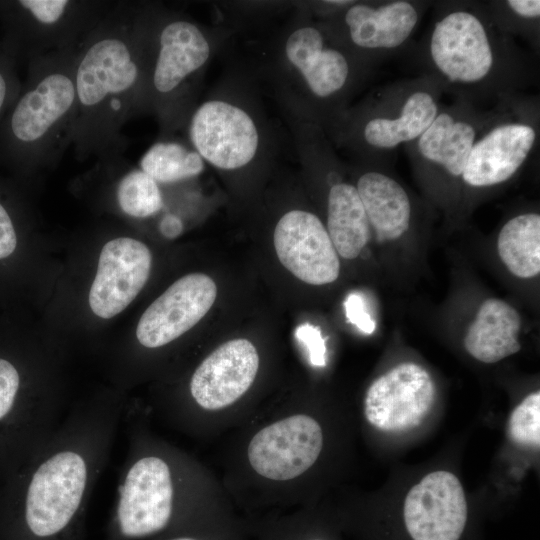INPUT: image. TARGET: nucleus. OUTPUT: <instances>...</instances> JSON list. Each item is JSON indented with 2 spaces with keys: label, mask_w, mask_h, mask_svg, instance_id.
<instances>
[{
  "label": "nucleus",
  "mask_w": 540,
  "mask_h": 540,
  "mask_svg": "<svg viewBox=\"0 0 540 540\" xmlns=\"http://www.w3.org/2000/svg\"><path fill=\"white\" fill-rule=\"evenodd\" d=\"M124 415L116 396L68 411L0 484V540H85L88 504Z\"/></svg>",
  "instance_id": "f257e3e1"
},
{
  "label": "nucleus",
  "mask_w": 540,
  "mask_h": 540,
  "mask_svg": "<svg viewBox=\"0 0 540 540\" xmlns=\"http://www.w3.org/2000/svg\"><path fill=\"white\" fill-rule=\"evenodd\" d=\"M331 415L291 401L259 406L231 430L219 481L241 517L318 504L338 451Z\"/></svg>",
  "instance_id": "f03ea898"
},
{
  "label": "nucleus",
  "mask_w": 540,
  "mask_h": 540,
  "mask_svg": "<svg viewBox=\"0 0 540 540\" xmlns=\"http://www.w3.org/2000/svg\"><path fill=\"white\" fill-rule=\"evenodd\" d=\"M143 415H124L127 453L105 540H157L235 513L219 479Z\"/></svg>",
  "instance_id": "7ed1b4c3"
},
{
  "label": "nucleus",
  "mask_w": 540,
  "mask_h": 540,
  "mask_svg": "<svg viewBox=\"0 0 540 540\" xmlns=\"http://www.w3.org/2000/svg\"><path fill=\"white\" fill-rule=\"evenodd\" d=\"M150 9L114 2L77 47L71 145L79 159L113 160L126 149L122 128L142 110Z\"/></svg>",
  "instance_id": "20e7f679"
},
{
  "label": "nucleus",
  "mask_w": 540,
  "mask_h": 540,
  "mask_svg": "<svg viewBox=\"0 0 540 540\" xmlns=\"http://www.w3.org/2000/svg\"><path fill=\"white\" fill-rule=\"evenodd\" d=\"M260 369V353L250 340H228L196 365L186 393L163 403L157 415L173 429L197 439L230 432L255 410L248 395Z\"/></svg>",
  "instance_id": "39448f33"
},
{
  "label": "nucleus",
  "mask_w": 540,
  "mask_h": 540,
  "mask_svg": "<svg viewBox=\"0 0 540 540\" xmlns=\"http://www.w3.org/2000/svg\"><path fill=\"white\" fill-rule=\"evenodd\" d=\"M344 534L357 540H473V520L464 487L451 471L427 473L386 514L335 511Z\"/></svg>",
  "instance_id": "423d86ee"
},
{
  "label": "nucleus",
  "mask_w": 540,
  "mask_h": 540,
  "mask_svg": "<svg viewBox=\"0 0 540 540\" xmlns=\"http://www.w3.org/2000/svg\"><path fill=\"white\" fill-rule=\"evenodd\" d=\"M77 47L34 57L27 88L11 112V141L30 166L56 162L71 145Z\"/></svg>",
  "instance_id": "0eeeda50"
},
{
  "label": "nucleus",
  "mask_w": 540,
  "mask_h": 540,
  "mask_svg": "<svg viewBox=\"0 0 540 540\" xmlns=\"http://www.w3.org/2000/svg\"><path fill=\"white\" fill-rule=\"evenodd\" d=\"M211 48L194 22L150 9L142 110L153 108L165 129L182 118L190 80L206 64Z\"/></svg>",
  "instance_id": "6e6552de"
},
{
  "label": "nucleus",
  "mask_w": 540,
  "mask_h": 540,
  "mask_svg": "<svg viewBox=\"0 0 540 540\" xmlns=\"http://www.w3.org/2000/svg\"><path fill=\"white\" fill-rule=\"evenodd\" d=\"M29 362L0 348V484L52 434L66 414L54 392L33 379Z\"/></svg>",
  "instance_id": "1a4fd4ad"
},
{
  "label": "nucleus",
  "mask_w": 540,
  "mask_h": 540,
  "mask_svg": "<svg viewBox=\"0 0 540 540\" xmlns=\"http://www.w3.org/2000/svg\"><path fill=\"white\" fill-rule=\"evenodd\" d=\"M436 386L415 362H402L378 376L367 388L362 414L373 429L400 434L417 428L430 414Z\"/></svg>",
  "instance_id": "9d476101"
},
{
  "label": "nucleus",
  "mask_w": 540,
  "mask_h": 540,
  "mask_svg": "<svg viewBox=\"0 0 540 540\" xmlns=\"http://www.w3.org/2000/svg\"><path fill=\"white\" fill-rule=\"evenodd\" d=\"M188 133L201 158L222 170L248 165L260 144L259 131L251 115L224 100L202 103L191 116Z\"/></svg>",
  "instance_id": "9b49d317"
},
{
  "label": "nucleus",
  "mask_w": 540,
  "mask_h": 540,
  "mask_svg": "<svg viewBox=\"0 0 540 540\" xmlns=\"http://www.w3.org/2000/svg\"><path fill=\"white\" fill-rule=\"evenodd\" d=\"M216 295V284L206 274L191 273L179 278L140 317L138 343L152 350L175 341L206 315Z\"/></svg>",
  "instance_id": "f8f14e48"
},
{
  "label": "nucleus",
  "mask_w": 540,
  "mask_h": 540,
  "mask_svg": "<svg viewBox=\"0 0 540 540\" xmlns=\"http://www.w3.org/2000/svg\"><path fill=\"white\" fill-rule=\"evenodd\" d=\"M274 247L281 264L299 280L325 285L337 280L340 260L321 220L304 210H291L277 222Z\"/></svg>",
  "instance_id": "ddd939ff"
},
{
  "label": "nucleus",
  "mask_w": 540,
  "mask_h": 540,
  "mask_svg": "<svg viewBox=\"0 0 540 540\" xmlns=\"http://www.w3.org/2000/svg\"><path fill=\"white\" fill-rule=\"evenodd\" d=\"M151 263V252L141 241L130 237L108 241L89 292L92 312L109 319L126 309L147 282Z\"/></svg>",
  "instance_id": "4468645a"
},
{
  "label": "nucleus",
  "mask_w": 540,
  "mask_h": 540,
  "mask_svg": "<svg viewBox=\"0 0 540 540\" xmlns=\"http://www.w3.org/2000/svg\"><path fill=\"white\" fill-rule=\"evenodd\" d=\"M115 1L20 0L26 38L34 57L77 47Z\"/></svg>",
  "instance_id": "2eb2a0df"
},
{
  "label": "nucleus",
  "mask_w": 540,
  "mask_h": 540,
  "mask_svg": "<svg viewBox=\"0 0 540 540\" xmlns=\"http://www.w3.org/2000/svg\"><path fill=\"white\" fill-rule=\"evenodd\" d=\"M430 52L436 67L452 82H477L493 65V53L484 26L473 14L456 11L438 21Z\"/></svg>",
  "instance_id": "dca6fc26"
},
{
  "label": "nucleus",
  "mask_w": 540,
  "mask_h": 540,
  "mask_svg": "<svg viewBox=\"0 0 540 540\" xmlns=\"http://www.w3.org/2000/svg\"><path fill=\"white\" fill-rule=\"evenodd\" d=\"M536 133L525 124L497 126L475 143L462 173L474 187L493 186L511 178L528 157Z\"/></svg>",
  "instance_id": "f3484780"
},
{
  "label": "nucleus",
  "mask_w": 540,
  "mask_h": 540,
  "mask_svg": "<svg viewBox=\"0 0 540 540\" xmlns=\"http://www.w3.org/2000/svg\"><path fill=\"white\" fill-rule=\"evenodd\" d=\"M285 56L317 97L335 94L347 81L349 65L345 56L325 47L321 32L313 26L299 27L288 36Z\"/></svg>",
  "instance_id": "a211bd4d"
},
{
  "label": "nucleus",
  "mask_w": 540,
  "mask_h": 540,
  "mask_svg": "<svg viewBox=\"0 0 540 540\" xmlns=\"http://www.w3.org/2000/svg\"><path fill=\"white\" fill-rule=\"evenodd\" d=\"M521 317L507 302L489 298L480 305L464 337L465 350L476 360L493 364L520 351Z\"/></svg>",
  "instance_id": "6ab92c4d"
},
{
  "label": "nucleus",
  "mask_w": 540,
  "mask_h": 540,
  "mask_svg": "<svg viewBox=\"0 0 540 540\" xmlns=\"http://www.w3.org/2000/svg\"><path fill=\"white\" fill-rule=\"evenodd\" d=\"M417 20L416 9L406 1H394L377 8L354 4L345 15L351 40L368 49L400 46L410 36Z\"/></svg>",
  "instance_id": "aec40b11"
},
{
  "label": "nucleus",
  "mask_w": 540,
  "mask_h": 540,
  "mask_svg": "<svg viewBox=\"0 0 540 540\" xmlns=\"http://www.w3.org/2000/svg\"><path fill=\"white\" fill-rule=\"evenodd\" d=\"M356 189L379 242L394 241L406 233L411 205L398 182L379 172H367L359 178Z\"/></svg>",
  "instance_id": "412c9836"
},
{
  "label": "nucleus",
  "mask_w": 540,
  "mask_h": 540,
  "mask_svg": "<svg viewBox=\"0 0 540 540\" xmlns=\"http://www.w3.org/2000/svg\"><path fill=\"white\" fill-rule=\"evenodd\" d=\"M246 522L254 540H344L333 512L318 504Z\"/></svg>",
  "instance_id": "4be33fe9"
},
{
  "label": "nucleus",
  "mask_w": 540,
  "mask_h": 540,
  "mask_svg": "<svg viewBox=\"0 0 540 540\" xmlns=\"http://www.w3.org/2000/svg\"><path fill=\"white\" fill-rule=\"evenodd\" d=\"M327 232L338 255L357 258L371 238V226L355 186L334 184L328 194Z\"/></svg>",
  "instance_id": "5701e85b"
},
{
  "label": "nucleus",
  "mask_w": 540,
  "mask_h": 540,
  "mask_svg": "<svg viewBox=\"0 0 540 540\" xmlns=\"http://www.w3.org/2000/svg\"><path fill=\"white\" fill-rule=\"evenodd\" d=\"M474 140L473 126L442 113L436 116L419 137L418 149L425 159L441 165L453 176H460L467 164Z\"/></svg>",
  "instance_id": "b1692460"
},
{
  "label": "nucleus",
  "mask_w": 540,
  "mask_h": 540,
  "mask_svg": "<svg viewBox=\"0 0 540 540\" xmlns=\"http://www.w3.org/2000/svg\"><path fill=\"white\" fill-rule=\"evenodd\" d=\"M433 97L423 91L409 96L398 118H374L364 128V138L372 146L393 148L420 137L437 116Z\"/></svg>",
  "instance_id": "393cba45"
},
{
  "label": "nucleus",
  "mask_w": 540,
  "mask_h": 540,
  "mask_svg": "<svg viewBox=\"0 0 540 540\" xmlns=\"http://www.w3.org/2000/svg\"><path fill=\"white\" fill-rule=\"evenodd\" d=\"M498 255L516 277L529 279L540 272V215L525 213L504 224L497 239Z\"/></svg>",
  "instance_id": "a878e982"
},
{
  "label": "nucleus",
  "mask_w": 540,
  "mask_h": 540,
  "mask_svg": "<svg viewBox=\"0 0 540 540\" xmlns=\"http://www.w3.org/2000/svg\"><path fill=\"white\" fill-rule=\"evenodd\" d=\"M140 169L157 183H174L201 174L204 160L179 142L160 141L143 154Z\"/></svg>",
  "instance_id": "bb28decb"
},
{
  "label": "nucleus",
  "mask_w": 540,
  "mask_h": 540,
  "mask_svg": "<svg viewBox=\"0 0 540 540\" xmlns=\"http://www.w3.org/2000/svg\"><path fill=\"white\" fill-rule=\"evenodd\" d=\"M116 199L120 209L134 218H147L163 207L158 183L141 169H132L119 180Z\"/></svg>",
  "instance_id": "cd10ccee"
},
{
  "label": "nucleus",
  "mask_w": 540,
  "mask_h": 540,
  "mask_svg": "<svg viewBox=\"0 0 540 540\" xmlns=\"http://www.w3.org/2000/svg\"><path fill=\"white\" fill-rule=\"evenodd\" d=\"M508 432L513 442L526 447L539 448L540 444V392L527 395L511 412Z\"/></svg>",
  "instance_id": "c85d7f7f"
},
{
  "label": "nucleus",
  "mask_w": 540,
  "mask_h": 540,
  "mask_svg": "<svg viewBox=\"0 0 540 540\" xmlns=\"http://www.w3.org/2000/svg\"><path fill=\"white\" fill-rule=\"evenodd\" d=\"M246 520L237 512L194 529L157 540H250Z\"/></svg>",
  "instance_id": "c756f323"
},
{
  "label": "nucleus",
  "mask_w": 540,
  "mask_h": 540,
  "mask_svg": "<svg viewBox=\"0 0 540 540\" xmlns=\"http://www.w3.org/2000/svg\"><path fill=\"white\" fill-rule=\"evenodd\" d=\"M296 339L307 349L309 362L314 367H325L327 363V348L325 338L318 326L305 323L295 330Z\"/></svg>",
  "instance_id": "7c9ffc66"
},
{
  "label": "nucleus",
  "mask_w": 540,
  "mask_h": 540,
  "mask_svg": "<svg viewBox=\"0 0 540 540\" xmlns=\"http://www.w3.org/2000/svg\"><path fill=\"white\" fill-rule=\"evenodd\" d=\"M345 315L351 324L362 333L370 335L376 329V323L366 309L364 298L357 292L350 293L344 301Z\"/></svg>",
  "instance_id": "2f4dec72"
},
{
  "label": "nucleus",
  "mask_w": 540,
  "mask_h": 540,
  "mask_svg": "<svg viewBox=\"0 0 540 540\" xmlns=\"http://www.w3.org/2000/svg\"><path fill=\"white\" fill-rule=\"evenodd\" d=\"M19 245V236L11 213L0 201V262L13 257Z\"/></svg>",
  "instance_id": "473e14b6"
},
{
  "label": "nucleus",
  "mask_w": 540,
  "mask_h": 540,
  "mask_svg": "<svg viewBox=\"0 0 540 540\" xmlns=\"http://www.w3.org/2000/svg\"><path fill=\"white\" fill-rule=\"evenodd\" d=\"M507 5L516 14L525 18H536L540 15L539 0H509Z\"/></svg>",
  "instance_id": "72a5a7b5"
},
{
  "label": "nucleus",
  "mask_w": 540,
  "mask_h": 540,
  "mask_svg": "<svg viewBox=\"0 0 540 540\" xmlns=\"http://www.w3.org/2000/svg\"><path fill=\"white\" fill-rule=\"evenodd\" d=\"M159 230L164 237L174 239L182 233L183 223L178 216L169 213L160 221Z\"/></svg>",
  "instance_id": "f704fd0d"
},
{
  "label": "nucleus",
  "mask_w": 540,
  "mask_h": 540,
  "mask_svg": "<svg viewBox=\"0 0 540 540\" xmlns=\"http://www.w3.org/2000/svg\"><path fill=\"white\" fill-rule=\"evenodd\" d=\"M10 94V83L6 73L0 69V113Z\"/></svg>",
  "instance_id": "c9c22d12"
},
{
  "label": "nucleus",
  "mask_w": 540,
  "mask_h": 540,
  "mask_svg": "<svg viewBox=\"0 0 540 540\" xmlns=\"http://www.w3.org/2000/svg\"><path fill=\"white\" fill-rule=\"evenodd\" d=\"M328 4H333V5H346V4H351L353 2L351 1H327Z\"/></svg>",
  "instance_id": "e433bc0d"
}]
</instances>
